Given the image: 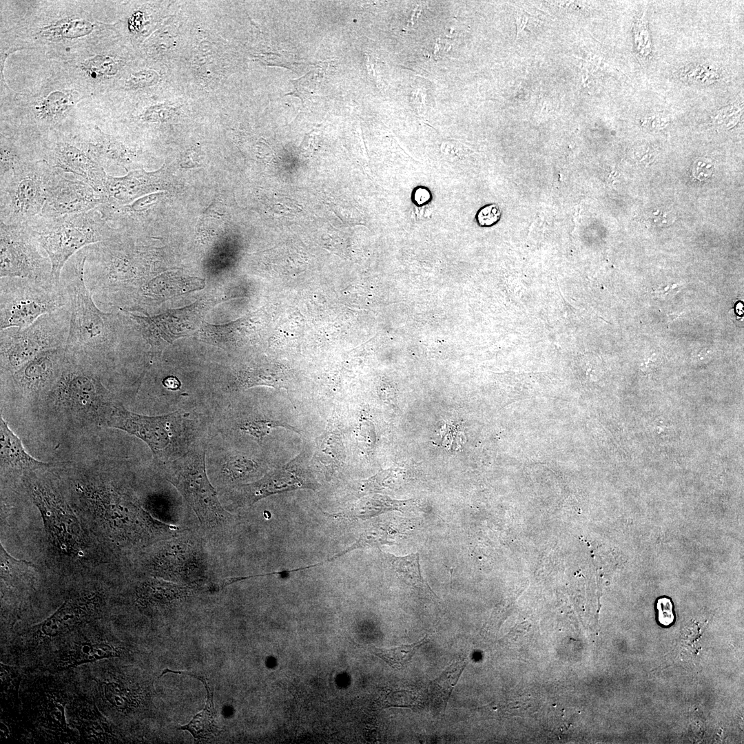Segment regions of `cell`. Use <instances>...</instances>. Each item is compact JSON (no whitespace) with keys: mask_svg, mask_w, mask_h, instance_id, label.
Returning <instances> with one entry per match:
<instances>
[{"mask_svg":"<svg viewBox=\"0 0 744 744\" xmlns=\"http://www.w3.org/2000/svg\"><path fill=\"white\" fill-rule=\"evenodd\" d=\"M296 459L293 460L285 467L265 476L255 483L247 485L245 490L248 502L254 503L271 494L298 488L309 487L312 485L307 483L300 474L297 473L299 471L296 468Z\"/></svg>","mask_w":744,"mask_h":744,"instance_id":"ffe728a7","label":"cell"},{"mask_svg":"<svg viewBox=\"0 0 744 744\" xmlns=\"http://www.w3.org/2000/svg\"><path fill=\"white\" fill-rule=\"evenodd\" d=\"M398 468L384 470L364 481L362 488L365 491H377L391 488L400 475Z\"/></svg>","mask_w":744,"mask_h":744,"instance_id":"8d00e7d4","label":"cell"},{"mask_svg":"<svg viewBox=\"0 0 744 744\" xmlns=\"http://www.w3.org/2000/svg\"><path fill=\"white\" fill-rule=\"evenodd\" d=\"M118 32L90 41L59 63L70 80L91 96L106 94L122 77L127 56Z\"/></svg>","mask_w":744,"mask_h":744,"instance_id":"5b68a950","label":"cell"},{"mask_svg":"<svg viewBox=\"0 0 744 744\" xmlns=\"http://www.w3.org/2000/svg\"><path fill=\"white\" fill-rule=\"evenodd\" d=\"M160 80L159 73L149 68H142L124 73L114 87L104 96L118 92L136 93L156 85Z\"/></svg>","mask_w":744,"mask_h":744,"instance_id":"f1b7e54d","label":"cell"},{"mask_svg":"<svg viewBox=\"0 0 744 744\" xmlns=\"http://www.w3.org/2000/svg\"><path fill=\"white\" fill-rule=\"evenodd\" d=\"M499 215L498 208L490 205L482 209L478 214V221L482 225H490L495 223Z\"/></svg>","mask_w":744,"mask_h":744,"instance_id":"f6af8a7d","label":"cell"},{"mask_svg":"<svg viewBox=\"0 0 744 744\" xmlns=\"http://www.w3.org/2000/svg\"><path fill=\"white\" fill-rule=\"evenodd\" d=\"M388 537L389 536L386 530H376L373 529L362 535L355 546L358 547L364 546L366 544L375 545L386 544L389 541Z\"/></svg>","mask_w":744,"mask_h":744,"instance_id":"ee69618b","label":"cell"},{"mask_svg":"<svg viewBox=\"0 0 744 744\" xmlns=\"http://www.w3.org/2000/svg\"><path fill=\"white\" fill-rule=\"evenodd\" d=\"M0 223L1 278L19 277L54 282L50 261L41 252L28 226L7 225L1 221Z\"/></svg>","mask_w":744,"mask_h":744,"instance_id":"30bf717a","label":"cell"},{"mask_svg":"<svg viewBox=\"0 0 744 744\" xmlns=\"http://www.w3.org/2000/svg\"><path fill=\"white\" fill-rule=\"evenodd\" d=\"M1 134L15 136L39 148L48 136L76 131L82 123L76 105L90 97L59 64L37 86L21 92L1 90Z\"/></svg>","mask_w":744,"mask_h":744,"instance_id":"7a4b0ae2","label":"cell"},{"mask_svg":"<svg viewBox=\"0 0 744 744\" xmlns=\"http://www.w3.org/2000/svg\"><path fill=\"white\" fill-rule=\"evenodd\" d=\"M0 546L1 581L15 587L32 583L37 575L36 566L30 562L14 558L1 544Z\"/></svg>","mask_w":744,"mask_h":744,"instance_id":"484cf974","label":"cell"},{"mask_svg":"<svg viewBox=\"0 0 744 744\" xmlns=\"http://www.w3.org/2000/svg\"><path fill=\"white\" fill-rule=\"evenodd\" d=\"M99 416L107 426L117 428L134 435L145 442L154 455L161 457L165 454L173 437L176 413L148 416L134 413L121 405L104 404Z\"/></svg>","mask_w":744,"mask_h":744,"instance_id":"4fadbf2b","label":"cell"},{"mask_svg":"<svg viewBox=\"0 0 744 744\" xmlns=\"http://www.w3.org/2000/svg\"><path fill=\"white\" fill-rule=\"evenodd\" d=\"M98 597L67 599L51 616L35 628L44 637L63 634L90 619L97 606Z\"/></svg>","mask_w":744,"mask_h":744,"instance_id":"d6986e66","label":"cell"},{"mask_svg":"<svg viewBox=\"0 0 744 744\" xmlns=\"http://www.w3.org/2000/svg\"><path fill=\"white\" fill-rule=\"evenodd\" d=\"M87 496L96 519L114 533H132L150 521L141 508L112 489L94 488L89 491Z\"/></svg>","mask_w":744,"mask_h":744,"instance_id":"9a60e30c","label":"cell"},{"mask_svg":"<svg viewBox=\"0 0 744 744\" xmlns=\"http://www.w3.org/2000/svg\"><path fill=\"white\" fill-rule=\"evenodd\" d=\"M411 500H395L380 495L363 498L354 509L359 517H370L389 510L402 511L410 507Z\"/></svg>","mask_w":744,"mask_h":744,"instance_id":"4dcf8cb0","label":"cell"},{"mask_svg":"<svg viewBox=\"0 0 744 744\" xmlns=\"http://www.w3.org/2000/svg\"><path fill=\"white\" fill-rule=\"evenodd\" d=\"M358 441L363 446V449L370 451L375 442V433L373 424L369 421H363L358 430Z\"/></svg>","mask_w":744,"mask_h":744,"instance_id":"7bdbcfd3","label":"cell"},{"mask_svg":"<svg viewBox=\"0 0 744 744\" xmlns=\"http://www.w3.org/2000/svg\"><path fill=\"white\" fill-rule=\"evenodd\" d=\"M0 134V178L28 162L41 160L35 146L17 136Z\"/></svg>","mask_w":744,"mask_h":744,"instance_id":"cb8c5ba5","label":"cell"},{"mask_svg":"<svg viewBox=\"0 0 744 744\" xmlns=\"http://www.w3.org/2000/svg\"><path fill=\"white\" fill-rule=\"evenodd\" d=\"M1 462L14 470L32 471L51 466L30 455L19 437L10 428L2 416L0 420Z\"/></svg>","mask_w":744,"mask_h":744,"instance_id":"44dd1931","label":"cell"},{"mask_svg":"<svg viewBox=\"0 0 744 744\" xmlns=\"http://www.w3.org/2000/svg\"><path fill=\"white\" fill-rule=\"evenodd\" d=\"M530 18V15L526 11L522 10H518L515 14V19L517 25V35L516 39H517L521 34L524 32L525 28L527 25Z\"/></svg>","mask_w":744,"mask_h":744,"instance_id":"bcb514c9","label":"cell"},{"mask_svg":"<svg viewBox=\"0 0 744 744\" xmlns=\"http://www.w3.org/2000/svg\"><path fill=\"white\" fill-rule=\"evenodd\" d=\"M201 305L195 303L183 309L167 311L160 315L130 317L142 338L152 347L161 342H172L187 335L196 325L200 314Z\"/></svg>","mask_w":744,"mask_h":744,"instance_id":"2e32d148","label":"cell"},{"mask_svg":"<svg viewBox=\"0 0 744 744\" xmlns=\"http://www.w3.org/2000/svg\"><path fill=\"white\" fill-rule=\"evenodd\" d=\"M68 302L61 282L56 285L19 277L1 278L0 329L27 327Z\"/></svg>","mask_w":744,"mask_h":744,"instance_id":"8992f818","label":"cell"},{"mask_svg":"<svg viewBox=\"0 0 744 744\" xmlns=\"http://www.w3.org/2000/svg\"><path fill=\"white\" fill-rule=\"evenodd\" d=\"M163 386L170 390H177L180 386V381L174 376L170 375L165 378L163 381Z\"/></svg>","mask_w":744,"mask_h":744,"instance_id":"7dc6e473","label":"cell"},{"mask_svg":"<svg viewBox=\"0 0 744 744\" xmlns=\"http://www.w3.org/2000/svg\"><path fill=\"white\" fill-rule=\"evenodd\" d=\"M644 12L637 19L634 24V39L636 51L639 56L648 59L652 50V45Z\"/></svg>","mask_w":744,"mask_h":744,"instance_id":"836d02e7","label":"cell"},{"mask_svg":"<svg viewBox=\"0 0 744 744\" xmlns=\"http://www.w3.org/2000/svg\"><path fill=\"white\" fill-rule=\"evenodd\" d=\"M441 444L447 448H458L462 443L464 434L458 428L450 424L443 426L440 431Z\"/></svg>","mask_w":744,"mask_h":744,"instance_id":"60d3db41","label":"cell"},{"mask_svg":"<svg viewBox=\"0 0 744 744\" xmlns=\"http://www.w3.org/2000/svg\"><path fill=\"white\" fill-rule=\"evenodd\" d=\"M74 723L81 734L96 742H108L112 736L108 721L94 704L79 700L73 706Z\"/></svg>","mask_w":744,"mask_h":744,"instance_id":"603a6c76","label":"cell"},{"mask_svg":"<svg viewBox=\"0 0 744 744\" xmlns=\"http://www.w3.org/2000/svg\"><path fill=\"white\" fill-rule=\"evenodd\" d=\"M29 490L52 545L64 554L80 552L82 536L79 523L64 499L45 483H31Z\"/></svg>","mask_w":744,"mask_h":744,"instance_id":"7c38bea8","label":"cell"},{"mask_svg":"<svg viewBox=\"0 0 744 744\" xmlns=\"http://www.w3.org/2000/svg\"><path fill=\"white\" fill-rule=\"evenodd\" d=\"M69 327L67 304L41 316L27 327L1 330V371L12 372L45 350L65 348Z\"/></svg>","mask_w":744,"mask_h":744,"instance_id":"ba28073f","label":"cell"},{"mask_svg":"<svg viewBox=\"0 0 744 744\" xmlns=\"http://www.w3.org/2000/svg\"><path fill=\"white\" fill-rule=\"evenodd\" d=\"M204 281L198 278L164 273L151 279L141 287L139 295L145 300L158 301L173 296L201 289Z\"/></svg>","mask_w":744,"mask_h":744,"instance_id":"7402d4cb","label":"cell"},{"mask_svg":"<svg viewBox=\"0 0 744 744\" xmlns=\"http://www.w3.org/2000/svg\"><path fill=\"white\" fill-rule=\"evenodd\" d=\"M85 254L81 249L68 261L61 273L70 311L65 350L71 355L105 367L118 347L123 318L118 313L103 311L97 307L85 282Z\"/></svg>","mask_w":744,"mask_h":744,"instance_id":"3957f363","label":"cell"},{"mask_svg":"<svg viewBox=\"0 0 744 744\" xmlns=\"http://www.w3.org/2000/svg\"><path fill=\"white\" fill-rule=\"evenodd\" d=\"M656 606L659 622L664 626L671 625L674 621L671 599L665 597H661L657 599Z\"/></svg>","mask_w":744,"mask_h":744,"instance_id":"b9f144b4","label":"cell"},{"mask_svg":"<svg viewBox=\"0 0 744 744\" xmlns=\"http://www.w3.org/2000/svg\"><path fill=\"white\" fill-rule=\"evenodd\" d=\"M174 112L173 107L165 104H154L143 108L133 118L140 124H152L167 120Z\"/></svg>","mask_w":744,"mask_h":744,"instance_id":"e575fe53","label":"cell"},{"mask_svg":"<svg viewBox=\"0 0 744 744\" xmlns=\"http://www.w3.org/2000/svg\"><path fill=\"white\" fill-rule=\"evenodd\" d=\"M426 641V637L420 641L410 645L390 648H375L374 654L381 658L389 665L395 668H401L408 663L418 648Z\"/></svg>","mask_w":744,"mask_h":744,"instance_id":"1f68e13d","label":"cell"},{"mask_svg":"<svg viewBox=\"0 0 744 744\" xmlns=\"http://www.w3.org/2000/svg\"><path fill=\"white\" fill-rule=\"evenodd\" d=\"M100 196L81 178L54 169L41 216L54 218L96 209Z\"/></svg>","mask_w":744,"mask_h":744,"instance_id":"5bb4252c","label":"cell"},{"mask_svg":"<svg viewBox=\"0 0 744 744\" xmlns=\"http://www.w3.org/2000/svg\"><path fill=\"white\" fill-rule=\"evenodd\" d=\"M105 699L113 706L124 710L128 703L126 691L114 682L106 683L104 686Z\"/></svg>","mask_w":744,"mask_h":744,"instance_id":"ab89813d","label":"cell"},{"mask_svg":"<svg viewBox=\"0 0 744 744\" xmlns=\"http://www.w3.org/2000/svg\"><path fill=\"white\" fill-rule=\"evenodd\" d=\"M95 1H1V47L13 52L41 49L58 62L78 48L117 33V23L102 18Z\"/></svg>","mask_w":744,"mask_h":744,"instance_id":"6da1fadb","label":"cell"},{"mask_svg":"<svg viewBox=\"0 0 744 744\" xmlns=\"http://www.w3.org/2000/svg\"><path fill=\"white\" fill-rule=\"evenodd\" d=\"M76 132L92 158L104 168L112 165L127 168L137 161L138 155L135 148L117 135L103 131L96 123L84 122Z\"/></svg>","mask_w":744,"mask_h":744,"instance_id":"ac0fdd59","label":"cell"},{"mask_svg":"<svg viewBox=\"0 0 744 744\" xmlns=\"http://www.w3.org/2000/svg\"><path fill=\"white\" fill-rule=\"evenodd\" d=\"M64 347L45 350L18 369L7 373L11 384L23 393L50 389L59 376L66 360Z\"/></svg>","mask_w":744,"mask_h":744,"instance_id":"e0dca14e","label":"cell"},{"mask_svg":"<svg viewBox=\"0 0 744 744\" xmlns=\"http://www.w3.org/2000/svg\"><path fill=\"white\" fill-rule=\"evenodd\" d=\"M204 682L207 690V699L203 710L198 713L187 725L179 729L189 731L196 740L208 739L217 734L219 728L216 721V712L214 704V692Z\"/></svg>","mask_w":744,"mask_h":744,"instance_id":"83f0119b","label":"cell"},{"mask_svg":"<svg viewBox=\"0 0 744 744\" xmlns=\"http://www.w3.org/2000/svg\"><path fill=\"white\" fill-rule=\"evenodd\" d=\"M284 428L300 433V430L288 423L269 419L254 420L242 424L240 429L257 440H262L275 428Z\"/></svg>","mask_w":744,"mask_h":744,"instance_id":"d6a6232c","label":"cell"},{"mask_svg":"<svg viewBox=\"0 0 744 744\" xmlns=\"http://www.w3.org/2000/svg\"><path fill=\"white\" fill-rule=\"evenodd\" d=\"M8 735H9L8 727L6 725V724L4 722H2V721H1V727H0V737H1V739L8 738Z\"/></svg>","mask_w":744,"mask_h":744,"instance_id":"c3c4849f","label":"cell"},{"mask_svg":"<svg viewBox=\"0 0 744 744\" xmlns=\"http://www.w3.org/2000/svg\"><path fill=\"white\" fill-rule=\"evenodd\" d=\"M686 81L693 83L710 84L719 79V73L716 68L709 65L688 66L681 74Z\"/></svg>","mask_w":744,"mask_h":744,"instance_id":"d590c367","label":"cell"},{"mask_svg":"<svg viewBox=\"0 0 744 744\" xmlns=\"http://www.w3.org/2000/svg\"><path fill=\"white\" fill-rule=\"evenodd\" d=\"M168 480L180 491L200 522L216 526L228 513L222 507L206 473L205 453H187L170 463Z\"/></svg>","mask_w":744,"mask_h":744,"instance_id":"9c48e42d","label":"cell"},{"mask_svg":"<svg viewBox=\"0 0 744 744\" xmlns=\"http://www.w3.org/2000/svg\"><path fill=\"white\" fill-rule=\"evenodd\" d=\"M391 557L393 568L404 582L430 597L437 598L422 576L418 552L404 557Z\"/></svg>","mask_w":744,"mask_h":744,"instance_id":"4316f807","label":"cell"},{"mask_svg":"<svg viewBox=\"0 0 744 744\" xmlns=\"http://www.w3.org/2000/svg\"><path fill=\"white\" fill-rule=\"evenodd\" d=\"M257 464L244 457H234L227 462L225 471L233 478H241L253 473Z\"/></svg>","mask_w":744,"mask_h":744,"instance_id":"f35d334b","label":"cell"},{"mask_svg":"<svg viewBox=\"0 0 744 744\" xmlns=\"http://www.w3.org/2000/svg\"><path fill=\"white\" fill-rule=\"evenodd\" d=\"M42 160L52 167L75 175L100 196L107 174L91 156L76 131L52 134L39 145Z\"/></svg>","mask_w":744,"mask_h":744,"instance_id":"8fae6325","label":"cell"},{"mask_svg":"<svg viewBox=\"0 0 744 744\" xmlns=\"http://www.w3.org/2000/svg\"><path fill=\"white\" fill-rule=\"evenodd\" d=\"M49 258L52 280L60 284L61 271L77 252L90 245L116 237L119 231L105 220L97 209L47 218L41 216L26 224Z\"/></svg>","mask_w":744,"mask_h":744,"instance_id":"277c9868","label":"cell"},{"mask_svg":"<svg viewBox=\"0 0 744 744\" xmlns=\"http://www.w3.org/2000/svg\"><path fill=\"white\" fill-rule=\"evenodd\" d=\"M44 719L51 727L66 730L68 729L64 716V708L55 701L49 700L44 708Z\"/></svg>","mask_w":744,"mask_h":744,"instance_id":"74e56055","label":"cell"},{"mask_svg":"<svg viewBox=\"0 0 744 744\" xmlns=\"http://www.w3.org/2000/svg\"><path fill=\"white\" fill-rule=\"evenodd\" d=\"M54 171L45 161L37 160L0 178V221L27 224L40 216Z\"/></svg>","mask_w":744,"mask_h":744,"instance_id":"52a82bcc","label":"cell"},{"mask_svg":"<svg viewBox=\"0 0 744 744\" xmlns=\"http://www.w3.org/2000/svg\"><path fill=\"white\" fill-rule=\"evenodd\" d=\"M282 369L276 364L262 363L254 364L240 370L236 375V384L240 389L255 386H269L281 388L285 386Z\"/></svg>","mask_w":744,"mask_h":744,"instance_id":"d4e9b609","label":"cell"},{"mask_svg":"<svg viewBox=\"0 0 744 744\" xmlns=\"http://www.w3.org/2000/svg\"><path fill=\"white\" fill-rule=\"evenodd\" d=\"M117 650L107 643H83L72 650L59 665L63 668L92 663L103 659L117 657Z\"/></svg>","mask_w":744,"mask_h":744,"instance_id":"f546056e","label":"cell"}]
</instances>
